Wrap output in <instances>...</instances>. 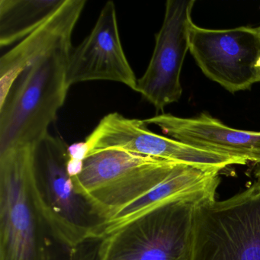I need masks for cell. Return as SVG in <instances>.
<instances>
[{
	"label": "cell",
	"mask_w": 260,
	"mask_h": 260,
	"mask_svg": "<svg viewBox=\"0 0 260 260\" xmlns=\"http://www.w3.org/2000/svg\"><path fill=\"white\" fill-rule=\"evenodd\" d=\"M36 147L0 152V260H63L42 211Z\"/></svg>",
	"instance_id": "1"
},
{
	"label": "cell",
	"mask_w": 260,
	"mask_h": 260,
	"mask_svg": "<svg viewBox=\"0 0 260 260\" xmlns=\"http://www.w3.org/2000/svg\"><path fill=\"white\" fill-rule=\"evenodd\" d=\"M72 45L56 48L39 57L19 76L0 106V152L14 147H36L64 104L70 87L67 66Z\"/></svg>",
	"instance_id": "2"
},
{
	"label": "cell",
	"mask_w": 260,
	"mask_h": 260,
	"mask_svg": "<svg viewBox=\"0 0 260 260\" xmlns=\"http://www.w3.org/2000/svg\"><path fill=\"white\" fill-rule=\"evenodd\" d=\"M220 178L176 198L102 239L100 260H190L194 211Z\"/></svg>",
	"instance_id": "3"
},
{
	"label": "cell",
	"mask_w": 260,
	"mask_h": 260,
	"mask_svg": "<svg viewBox=\"0 0 260 260\" xmlns=\"http://www.w3.org/2000/svg\"><path fill=\"white\" fill-rule=\"evenodd\" d=\"M182 162L118 150L95 152L73 178L76 191L103 223L165 180Z\"/></svg>",
	"instance_id": "4"
},
{
	"label": "cell",
	"mask_w": 260,
	"mask_h": 260,
	"mask_svg": "<svg viewBox=\"0 0 260 260\" xmlns=\"http://www.w3.org/2000/svg\"><path fill=\"white\" fill-rule=\"evenodd\" d=\"M194 211L190 260H260V181Z\"/></svg>",
	"instance_id": "5"
},
{
	"label": "cell",
	"mask_w": 260,
	"mask_h": 260,
	"mask_svg": "<svg viewBox=\"0 0 260 260\" xmlns=\"http://www.w3.org/2000/svg\"><path fill=\"white\" fill-rule=\"evenodd\" d=\"M68 146L48 135L35 150L36 179L42 211L56 240L74 249L104 237L103 221L76 191L67 170Z\"/></svg>",
	"instance_id": "6"
},
{
	"label": "cell",
	"mask_w": 260,
	"mask_h": 260,
	"mask_svg": "<svg viewBox=\"0 0 260 260\" xmlns=\"http://www.w3.org/2000/svg\"><path fill=\"white\" fill-rule=\"evenodd\" d=\"M189 51L203 74L231 93L260 82V27L208 29L193 23Z\"/></svg>",
	"instance_id": "7"
},
{
	"label": "cell",
	"mask_w": 260,
	"mask_h": 260,
	"mask_svg": "<svg viewBox=\"0 0 260 260\" xmlns=\"http://www.w3.org/2000/svg\"><path fill=\"white\" fill-rule=\"evenodd\" d=\"M89 155L118 150L142 156L182 162L220 173L232 165H245L244 159L196 148L151 132L144 120L125 118L118 112L103 117L86 138Z\"/></svg>",
	"instance_id": "8"
},
{
	"label": "cell",
	"mask_w": 260,
	"mask_h": 260,
	"mask_svg": "<svg viewBox=\"0 0 260 260\" xmlns=\"http://www.w3.org/2000/svg\"><path fill=\"white\" fill-rule=\"evenodd\" d=\"M194 0H168L162 27L156 35L154 51L135 92L157 111L177 103L182 94V65L189 51V30Z\"/></svg>",
	"instance_id": "9"
},
{
	"label": "cell",
	"mask_w": 260,
	"mask_h": 260,
	"mask_svg": "<svg viewBox=\"0 0 260 260\" xmlns=\"http://www.w3.org/2000/svg\"><path fill=\"white\" fill-rule=\"evenodd\" d=\"M106 80L122 83L136 90L138 79L120 39L116 8L107 2L89 36L71 51L67 66V83Z\"/></svg>",
	"instance_id": "10"
},
{
	"label": "cell",
	"mask_w": 260,
	"mask_h": 260,
	"mask_svg": "<svg viewBox=\"0 0 260 260\" xmlns=\"http://www.w3.org/2000/svg\"><path fill=\"white\" fill-rule=\"evenodd\" d=\"M173 139L196 148L260 164V132L228 127L206 113L194 118L162 114L144 120Z\"/></svg>",
	"instance_id": "11"
},
{
	"label": "cell",
	"mask_w": 260,
	"mask_h": 260,
	"mask_svg": "<svg viewBox=\"0 0 260 260\" xmlns=\"http://www.w3.org/2000/svg\"><path fill=\"white\" fill-rule=\"evenodd\" d=\"M85 0H65L64 4L37 30L0 58V106L10 95L22 72L50 51L71 45V38L84 10Z\"/></svg>",
	"instance_id": "12"
},
{
	"label": "cell",
	"mask_w": 260,
	"mask_h": 260,
	"mask_svg": "<svg viewBox=\"0 0 260 260\" xmlns=\"http://www.w3.org/2000/svg\"><path fill=\"white\" fill-rule=\"evenodd\" d=\"M219 179V172L180 164L159 185L129 204L103 223L104 237L182 194L194 191Z\"/></svg>",
	"instance_id": "13"
},
{
	"label": "cell",
	"mask_w": 260,
	"mask_h": 260,
	"mask_svg": "<svg viewBox=\"0 0 260 260\" xmlns=\"http://www.w3.org/2000/svg\"><path fill=\"white\" fill-rule=\"evenodd\" d=\"M65 0H0V46L8 47L45 23Z\"/></svg>",
	"instance_id": "14"
},
{
	"label": "cell",
	"mask_w": 260,
	"mask_h": 260,
	"mask_svg": "<svg viewBox=\"0 0 260 260\" xmlns=\"http://www.w3.org/2000/svg\"><path fill=\"white\" fill-rule=\"evenodd\" d=\"M89 152V147L86 141L68 146V153L70 159L84 161L87 158Z\"/></svg>",
	"instance_id": "15"
},
{
	"label": "cell",
	"mask_w": 260,
	"mask_h": 260,
	"mask_svg": "<svg viewBox=\"0 0 260 260\" xmlns=\"http://www.w3.org/2000/svg\"><path fill=\"white\" fill-rule=\"evenodd\" d=\"M83 162L84 161L77 160V159H68L67 164V170L68 174L71 178L78 176L83 171Z\"/></svg>",
	"instance_id": "16"
},
{
	"label": "cell",
	"mask_w": 260,
	"mask_h": 260,
	"mask_svg": "<svg viewBox=\"0 0 260 260\" xmlns=\"http://www.w3.org/2000/svg\"><path fill=\"white\" fill-rule=\"evenodd\" d=\"M254 176L256 178L257 180L260 181V164H256L255 169H254Z\"/></svg>",
	"instance_id": "17"
},
{
	"label": "cell",
	"mask_w": 260,
	"mask_h": 260,
	"mask_svg": "<svg viewBox=\"0 0 260 260\" xmlns=\"http://www.w3.org/2000/svg\"><path fill=\"white\" fill-rule=\"evenodd\" d=\"M258 69H259V72H260V60H259V61H258Z\"/></svg>",
	"instance_id": "18"
}]
</instances>
